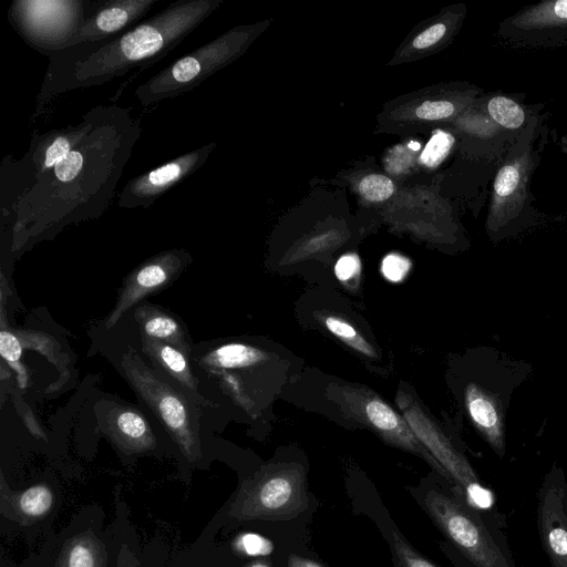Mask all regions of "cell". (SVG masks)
<instances>
[{"instance_id": "cell-1", "label": "cell", "mask_w": 567, "mask_h": 567, "mask_svg": "<svg viewBox=\"0 0 567 567\" xmlns=\"http://www.w3.org/2000/svg\"><path fill=\"white\" fill-rule=\"evenodd\" d=\"M142 126L128 109L97 105L75 124L34 131L20 158L0 168L2 229L11 251L53 238L110 207Z\"/></svg>"}, {"instance_id": "cell-2", "label": "cell", "mask_w": 567, "mask_h": 567, "mask_svg": "<svg viewBox=\"0 0 567 567\" xmlns=\"http://www.w3.org/2000/svg\"><path fill=\"white\" fill-rule=\"evenodd\" d=\"M223 0H176L111 38L51 53L33 117L59 95L111 82L164 59L196 30Z\"/></svg>"}, {"instance_id": "cell-3", "label": "cell", "mask_w": 567, "mask_h": 567, "mask_svg": "<svg viewBox=\"0 0 567 567\" xmlns=\"http://www.w3.org/2000/svg\"><path fill=\"white\" fill-rule=\"evenodd\" d=\"M533 367L494 348L477 349L468 379L462 384V403L476 432L493 452L506 454V419L516 389Z\"/></svg>"}, {"instance_id": "cell-4", "label": "cell", "mask_w": 567, "mask_h": 567, "mask_svg": "<svg viewBox=\"0 0 567 567\" xmlns=\"http://www.w3.org/2000/svg\"><path fill=\"white\" fill-rule=\"evenodd\" d=\"M537 115L516 136L495 175L486 218V233L493 243L516 236L535 220L532 177L540 162L544 143L535 147Z\"/></svg>"}, {"instance_id": "cell-5", "label": "cell", "mask_w": 567, "mask_h": 567, "mask_svg": "<svg viewBox=\"0 0 567 567\" xmlns=\"http://www.w3.org/2000/svg\"><path fill=\"white\" fill-rule=\"evenodd\" d=\"M120 370L163 429L189 462L202 457L199 420L190 394L150 368L128 348L120 360Z\"/></svg>"}, {"instance_id": "cell-6", "label": "cell", "mask_w": 567, "mask_h": 567, "mask_svg": "<svg viewBox=\"0 0 567 567\" xmlns=\"http://www.w3.org/2000/svg\"><path fill=\"white\" fill-rule=\"evenodd\" d=\"M252 29L234 28L177 59L140 84L134 95L142 106H151L187 93L238 58L246 49Z\"/></svg>"}, {"instance_id": "cell-7", "label": "cell", "mask_w": 567, "mask_h": 567, "mask_svg": "<svg viewBox=\"0 0 567 567\" xmlns=\"http://www.w3.org/2000/svg\"><path fill=\"white\" fill-rule=\"evenodd\" d=\"M306 473L299 464L267 465L243 482L228 514L236 520L284 522L308 508Z\"/></svg>"}, {"instance_id": "cell-8", "label": "cell", "mask_w": 567, "mask_h": 567, "mask_svg": "<svg viewBox=\"0 0 567 567\" xmlns=\"http://www.w3.org/2000/svg\"><path fill=\"white\" fill-rule=\"evenodd\" d=\"M93 0H16L8 21L22 40L39 53L68 48L87 19Z\"/></svg>"}, {"instance_id": "cell-9", "label": "cell", "mask_w": 567, "mask_h": 567, "mask_svg": "<svg viewBox=\"0 0 567 567\" xmlns=\"http://www.w3.org/2000/svg\"><path fill=\"white\" fill-rule=\"evenodd\" d=\"M424 504L436 526L475 567H509L491 533L468 507L435 489L426 493Z\"/></svg>"}, {"instance_id": "cell-10", "label": "cell", "mask_w": 567, "mask_h": 567, "mask_svg": "<svg viewBox=\"0 0 567 567\" xmlns=\"http://www.w3.org/2000/svg\"><path fill=\"white\" fill-rule=\"evenodd\" d=\"M496 35L512 48L567 47V0H544L504 18Z\"/></svg>"}, {"instance_id": "cell-11", "label": "cell", "mask_w": 567, "mask_h": 567, "mask_svg": "<svg viewBox=\"0 0 567 567\" xmlns=\"http://www.w3.org/2000/svg\"><path fill=\"white\" fill-rule=\"evenodd\" d=\"M404 414L419 441L443 467L450 482L465 495L467 503L477 509L491 507L494 503L493 494L481 484L464 455L419 412L405 410Z\"/></svg>"}, {"instance_id": "cell-12", "label": "cell", "mask_w": 567, "mask_h": 567, "mask_svg": "<svg viewBox=\"0 0 567 567\" xmlns=\"http://www.w3.org/2000/svg\"><path fill=\"white\" fill-rule=\"evenodd\" d=\"M217 146L209 142L131 178L121 190L117 207L148 208L161 196L200 168Z\"/></svg>"}, {"instance_id": "cell-13", "label": "cell", "mask_w": 567, "mask_h": 567, "mask_svg": "<svg viewBox=\"0 0 567 567\" xmlns=\"http://www.w3.org/2000/svg\"><path fill=\"white\" fill-rule=\"evenodd\" d=\"M537 527L551 567H567V481L557 464L539 487Z\"/></svg>"}, {"instance_id": "cell-14", "label": "cell", "mask_w": 567, "mask_h": 567, "mask_svg": "<svg viewBox=\"0 0 567 567\" xmlns=\"http://www.w3.org/2000/svg\"><path fill=\"white\" fill-rule=\"evenodd\" d=\"M188 261V252L182 249L166 250L143 261L124 280L118 299L105 320V328L111 329L145 297L167 287Z\"/></svg>"}, {"instance_id": "cell-15", "label": "cell", "mask_w": 567, "mask_h": 567, "mask_svg": "<svg viewBox=\"0 0 567 567\" xmlns=\"http://www.w3.org/2000/svg\"><path fill=\"white\" fill-rule=\"evenodd\" d=\"M161 0H97L69 47L117 35L137 23ZM143 21V20H142ZM68 47V48H69Z\"/></svg>"}, {"instance_id": "cell-16", "label": "cell", "mask_w": 567, "mask_h": 567, "mask_svg": "<svg viewBox=\"0 0 567 567\" xmlns=\"http://www.w3.org/2000/svg\"><path fill=\"white\" fill-rule=\"evenodd\" d=\"M369 423L392 444L423 457L443 477L450 481L446 472L419 441L411 426L386 403L374 396L364 404Z\"/></svg>"}, {"instance_id": "cell-17", "label": "cell", "mask_w": 567, "mask_h": 567, "mask_svg": "<svg viewBox=\"0 0 567 567\" xmlns=\"http://www.w3.org/2000/svg\"><path fill=\"white\" fill-rule=\"evenodd\" d=\"M54 493L45 483H39L24 491L9 488L3 475L0 480V513L20 525H32L44 518L54 505Z\"/></svg>"}, {"instance_id": "cell-18", "label": "cell", "mask_w": 567, "mask_h": 567, "mask_svg": "<svg viewBox=\"0 0 567 567\" xmlns=\"http://www.w3.org/2000/svg\"><path fill=\"white\" fill-rule=\"evenodd\" d=\"M141 348L158 373L167 378L199 403L205 399L198 392V379L189 365V357L179 349L167 343L152 340L141 336Z\"/></svg>"}, {"instance_id": "cell-19", "label": "cell", "mask_w": 567, "mask_h": 567, "mask_svg": "<svg viewBox=\"0 0 567 567\" xmlns=\"http://www.w3.org/2000/svg\"><path fill=\"white\" fill-rule=\"evenodd\" d=\"M134 319L142 337L167 343L190 358L194 350L192 341L174 316L154 305L143 303L134 309Z\"/></svg>"}, {"instance_id": "cell-20", "label": "cell", "mask_w": 567, "mask_h": 567, "mask_svg": "<svg viewBox=\"0 0 567 567\" xmlns=\"http://www.w3.org/2000/svg\"><path fill=\"white\" fill-rule=\"evenodd\" d=\"M107 433L126 453H141L155 447L156 440L146 419L136 410L121 408L107 421Z\"/></svg>"}, {"instance_id": "cell-21", "label": "cell", "mask_w": 567, "mask_h": 567, "mask_svg": "<svg viewBox=\"0 0 567 567\" xmlns=\"http://www.w3.org/2000/svg\"><path fill=\"white\" fill-rule=\"evenodd\" d=\"M103 543L91 530L69 538L56 560V567H106Z\"/></svg>"}, {"instance_id": "cell-22", "label": "cell", "mask_w": 567, "mask_h": 567, "mask_svg": "<svg viewBox=\"0 0 567 567\" xmlns=\"http://www.w3.org/2000/svg\"><path fill=\"white\" fill-rule=\"evenodd\" d=\"M482 109L496 126L517 134L535 116V114L528 113L520 99L499 92H494L485 97Z\"/></svg>"}, {"instance_id": "cell-23", "label": "cell", "mask_w": 567, "mask_h": 567, "mask_svg": "<svg viewBox=\"0 0 567 567\" xmlns=\"http://www.w3.org/2000/svg\"><path fill=\"white\" fill-rule=\"evenodd\" d=\"M476 95H467L457 100L441 99L426 101L416 109L415 114L417 117L426 121L446 120L454 116L464 106L470 105Z\"/></svg>"}, {"instance_id": "cell-24", "label": "cell", "mask_w": 567, "mask_h": 567, "mask_svg": "<svg viewBox=\"0 0 567 567\" xmlns=\"http://www.w3.org/2000/svg\"><path fill=\"white\" fill-rule=\"evenodd\" d=\"M324 326L333 336L358 352L370 358L377 357L372 346L346 320L329 316L324 319Z\"/></svg>"}, {"instance_id": "cell-25", "label": "cell", "mask_w": 567, "mask_h": 567, "mask_svg": "<svg viewBox=\"0 0 567 567\" xmlns=\"http://www.w3.org/2000/svg\"><path fill=\"white\" fill-rule=\"evenodd\" d=\"M455 143L454 136L445 131H435L426 143L420 162L430 168L439 166L450 154Z\"/></svg>"}, {"instance_id": "cell-26", "label": "cell", "mask_w": 567, "mask_h": 567, "mask_svg": "<svg viewBox=\"0 0 567 567\" xmlns=\"http://www.w3.org/2000/svg\"><path fill=\"white\" fill-rule=\"evenodd\" d=\"M231 546L237 555L244 557L268 556L274 551L272 542L256 533H243L237 535Z\"/></svg>"}, {"instance_id": "cell-27", "label": "cell", "mask_w": 567, "mask_h": 567, "mask_svg": "<svg viewBox=\"0 0 567 567\" xmlns=\"http://www.w3.org/2000/svg\"><path fill=\"white\" fill-rule=\"evenodd\" d=\"M393 182L381 174H370L359 183L360 194L370 202H382L394 193Z\"/></svg>"}, {"instance_id": "cell-28", "label": "cell", "mask_w": 567, "mask_h": 567, "mask_svg": "<svg viewBox=\"0 0 567 567\" xmlns=\"http://www.w3.org/2000/svg\"><path fill=\"white\" fill-rule=\"evenodd\" d=\"M392 536L393 553L399 567H436L420 555L398 530H394Z\"/></svg>"}, {"instance_id": "cell-29", "label": "cell", "mask_w": 567, "mask_h": 567, "mask_svg": "<svg viewBox=\"0 0 567 567\" xmlns=\"http://www.w3.org/2000/svg\"><path fill=\"white\" fill-rule=\"evenodd\" d=\"M411 269V261L406 257L392 252L386 255L381 264V272L391 282L402 281Z\"/></svg>"}, {"instance_id": "cell-30", "label": "cell", "mask_w": 567, "mask_h": 567, "mask_svg": "<svg viewBox=\"0 0 567 567\" xmlns=\"http://www.w3.org/2000/svg\"><path fill=\"white\" fill-rule=\"evenodd\" d=\"M449 29L450 27L445 22H436L416 35L412 44L420 50L430 48L443 40Z\"/></svg>"}, {"instance_id": "cell-31", "label": "cell", "mask_w": 567, "mask_h": 567, "mask_svg": "<svg viewBox=\"0 0 567 567\" xmlns=\"http://www.w3.org/2000/svg\"><path fill=\"white\" fill-rule=\"evenodd\" d=\"M360 258L355 254H346L338 259L334 274L340 281H349L360 274Z\"/></svg>"}, {"instance_id": "cell-32", "label": "cell", "mask_w": 567, "mask_h": 567, "mask_svg": "<svg viewBox=\"0 0 567 567\" xmlns=\"http://www.w3.org/2000/svg\"><path fill=\"white\" fill-rule=\"evenodd\" d=\"M1 354L8 361H18L21 354V347L18 338L6 331H1Z\"/></svg>"}, {"instance_id": "cell-33", "label": "cell", "mask_w": 567, "mask_h": 567, "mask_svg": "<svg viewBox=\"0 0 567 567\" xmlns=\"http://www.w3.org/2000/svg\"><path fill=\"white\" fill-rule=\"evenodd\" d=\"M410 155L408 150L398 146L388 157V169L392 173H400L410 165Z\"/></svg>"}, {"instance_id": "cell-34", "label": "cell", "mask_w": 567, "mask_h": 567, "mask_svg": "<svg viewBox=\"0 0 567 567\" xmlns=\"http://www.w3.org/2000/svg\"><path fill=\"white\" fill-rule=\"evenodd\" d=\"M117 567H138L136 557L130 551V549L126 546H122L120 550Z\"/></svg>"}, {"instance_id": "cell-35", "label": "cell", "mask_w": 567, "mask_h": 567, "mask_svg": "<svg viewBox=\"0 0 567 567\" xmlns=\"http://www.w3.org/2000/svg\"><path fill=\"white\" fill-rule=\"evenodd\" d=\"M288 567H322V566L313 560H310V559H307V558H303L300 556H296V555H290L289 559H288Z\"/></svg>"}, {"instance_id": "cell-36", "label": "cell", "mask_w": 567, "mask_h": 567, "mask_svg": "<svg viewBox=\"0 0 567 567\" xmlns=\"http://www.w3.org/2000/svg\"><path fill=\"white\" fill-rule=\"evenodd\" d=\"M243 567H271V564L269 560H254V561H250L248 564H246L245 566Z\"/></svg>"}]
</instances>
